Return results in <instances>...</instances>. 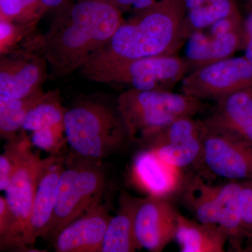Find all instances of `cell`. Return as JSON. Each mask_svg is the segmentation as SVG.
I'll use <instances>...</instances> for the list:
<instances>
[{"label":"cell","mask_w":252,"mask_h":252,"mask_svg":"<svg viewBox=\"0 0 252 252\" xmlns=\"http://www.w3.org/2000/svg\"><path fill=\"white\" fill-rule=\"evenodd\" d=\"M64 167V158L63 157L51 155L48 157L38 182L33 202L28 246L34 245L38 238H46L54 215L58 185Z\"/></svg>","instance_id":"cell-16"},{"label":"cell","mask_w":252,"mask_h":252,"mask_svg":"<svg viewBox=\"0 0 252 252\" xmlns=\"http://www.w3.org/2000/svg\"><path fill=\"white\" fill-rule=\"evenodd\" d=\"M207 107L205 101L172 91L129 89L117 99L129 139L139 143H147L176 119L195 117Z\"/></svg>","instance_id":"cell-3"},{"label":"cell","mask_w":252,"mask_h":252,"mask_svg":"<svg viewBox=\"0 0 252 252\" xmlns=\"http://www.w3.org/2000/svg\"><path fill=\"white\" fill-rule=\"evenodd\" d=\"M84 158L64 167L61 174L46 238L54 239L66 225L100 202L105 187L104 172L96 160Z\"/></svg>","instance_id":"cell-6"},{"label":"cell","mask_w":252,"mask_h":252,"mask_svg":"<svg viewBox=\"0 0 252 252\" xmlns=\"http://www.w3.org/2000/svg\"><path fill=\"white\" fill-rule=\"evenodd\" d=\"M243 252H252V238L246 242Z\"/></svg>","instance_id":"cell-34"},{"label":"cell","mask_w":252,"mask_h":252,"mask_svg":"<svg viewBox=\"0 0 252 252\" xmlns=\"http://www.w3.org/2000/svg\"><path fill=\"white\" fill-rule=\"evenodd\" d=\"M245 56L252 64V34L249 36L245 46Z\"/></svg>","instance_id":"cell-33"},{"label":"cell","mask_w":252,"mask_h":252,"mask_svg":"<svg viewBox=\"0 0 252 252\" xmlns=\"http://www.w3.org/2000/svg\"><path fill=\"white\" fill-rule=\"evenodd\" d=\"M179 214L170 198L152 195L140 198L135 217L136 240L140 250L161 252L175 240Z\"/></svg>","instance_id":"cell-12"},{"label":"cell","mask_w":252,"mask_h":252,"mask_svg":"<svg viewBox=\"0 0 252 252\" xmlns=\"http://www.w3.org/2000/svg\"><path fill=\"white\" fill-rule=\"evenodd\" d=\"M40 0H0V19L24 25H36Z\"/></svg>","instance_id":"cell-25"},{"label":"cell","mask_w":252,"mask_h":252,"mask_svg":"<svg viewBox=\"0 0 252 252\" xmlns=\"http://www.w3.org/2000/svg\"><path fill=\"white\" fill-rule=\"evenodd\" d=\"M31 142L23 150L7 189L6 198L11 215V228L1 250H24L28 246L30 220L38 182L48 157L32 150Z\"/></svg>","instance_id":"cell-7"},{"label":"cell","mask_w":252,"mask_h":252,"mask_svg":"<svg viewBox=\"0 0 252 252\" xmlns=\"http://www.w3.org/2000/svg\"><path fill=\"white\" fill-rule=\"evenodd\" d=\"M66 111L61 103L59 91L45 93L44 97L28 113L22 130L32 132L44 127H64Z\"/></svg>","instance_id":"cell-24"},{"label":"cell","mask_w":252,"mask_h":252,"mask_svg":"<svg viewBox=\"0 0 252 252\" xmlns=\"http://www.w3.org/2000/svg\"><path fill=\"white\" fill-rule=\"evenodd\" d=\"M182 94L217 102L252 89V64L245 56L230 57L189 73L181 81Z\"/></svg>","instance_id":"cell-8"},{"label":"cell","mask_w":252,"mask_h":252,"mask_svg":"<svg viewBox=\"0 0 252 252\" xmlns=\"http://www.w3.org/2000/svg\"><path fill=\"white\" fill-rule=\"evenodd\" d=\"M122 13L140 12L153 6L158 0H109Z\"/></svg>","instance_id":"cell-30"},{"label":"cell","mask_w":252,"mask_h":252,"mask_svg":"<svg viewBox=\"0 0 252 252\" xmlns=\"http://www.w3.org/2000/svg\"><path fill=\"white\" fill-rule=\"evenodd\" d=\"M191 72L185 57L156 56L92 69H83L86 79L102 84H122L140 91H172Z\"/></svg>","instance_id":"cell-5"},{"label":"cell","mask_w":252,"mask_h":252,"mask_svg":"<svg viewBox=\"0 0 252 252\" xmlns=\"http://www.w3.org/2000/svg\"><path fill=\"white\" fill-rule=\"evenodd\" d=\"M64 127H49L32 132L31 143L36 148L58 155L63 146L67 142L64 137Z\"/></svg>","instance_id":"cell-28"},{"label":"cell","mask_w":252,"mask_h":252,"mask_svg":"<svg viewBox=\"0 0 252 252\" xmlns=\"http://www.w3.org/2000/svg\"><path fill=\"white\" fill-rule=\"evenodd\" d=\"M203 121L194 117L176 119L147 142L158 157L169 165L185 170L198 168L203 151Z\"/></svg>","instance_id":"cell-10"},{"label":"cell","mask_w":252,"mask_h":252,"mask_svg":"<svg viewBox=\"0 0 252 252\" xmlns=\"http://www.w3.org/2000/svg\"><path fill=\"white\" fill-rule=\"evenodd\" d=\"M243 181L230 180L225 185L218 186V223L223 230L231 250L243 252L248 240L244 231L239 207V193Z\"/></svg>","instance_id":"cell-20"},{"label":"cell","mask_w":252,"mask_h":252,"mask_svg":"<svg viewBox=\"0 0 252 252\" xmlns=\"http://www.w3.org/2000/svg\"><path fill=\"white\" fill-rule=\"evenodd\" d=\"M175 240L182 252H223L228 243L226 235L218 225L187 218L180 212Z\"/></svg>","instance_id":"cell-19"},{"label":"cell","mask_w":252,"mask_h":252,"mask_svg":"<svg viewBox=\"0 0 252 252\" xmlns=\"http://www.w3.org/2000/svg\"><path fill=\"white\" fill-rule=\"evenodd\" d=\"M48 67L39 49L37 36L27 45L1 55L0 94L25 98L42 91Z\"/></svg>","instance_id":"cell-9"},{"label":"cell","mask_w":252,"mask_h":252,"mask_svg":"<svg viewBox=\"0 0 252 252\" xmlns=\"http://www.w3.org/2000/svg\"><path fill=\"white\" fill-rule=\"evenodd\" d=\"M186 13V0H158L148 9L132 14L81 70L175 55L186 42L182 34Z\"/></svg>","instance_id":"cell-2"},{"label":"cell","mask_w":252,"mask_h":252,"mask_svg":"<svg viewBox=\"0 0 252 252\" xmlns=\"http://www.w3.org/2000/svg\"><path fill=\"white\" fill-rule=\"evenodd\" d=\"M216 104L202 120L205 128L252 143V89L230 94Z\"/></svg>","instance_id":"cell-15"},{"label":"cell","mask_w":252,"mask_h":252,"mask_svg":"<svg viewBox=\"0 0 252 252\" xmlns=\"http://www.w3.org/2000/svg\"><path fill=\"white\" fill-rule=\"evenodd\" d=\"M185 58L192 71L221 60L232 57L241 47H245L244 29L219 36L207 35L203 31L197 32L187 41Z\"/></svg>","instance_id":"cell-17"},{"label":"cell","mask_w":252,"mask_h":252,"mask_svg":"<svg viewBox=\"0 0 252 252\" xmlns=\"http://www.w3.org/2000/svg\"><path fill=\"white\" fill-rule=\"evenodd\" d=\"M36 25H24L0 19V51L1 55L26 45L23 38H31Z\"/></svg>","instance_id":"cell-27"},{"label":"cell","mask_w":252,"mask_h":252,"mask_svg":"<svg viewBox=\"0 0 252 252\" xmlns=\"http://www.w3.org/2000/svg\"><path fill=\"white\" fill-rule=\"evenodd\" d=\"M72 0H40L39 15L42 17L46 13L50 11H56L63 5L67 4Z\"/></svg>","instance_id":"cell-32"},{"label":"cell","mask_w":252,"mask_h":252,"mask_svg":"<svg viewBox=\"0 0 252 252\" xmlns=\"http://www.w3.org/2000/svg\"><path fill=\"white\" fill-rule=\"evenodd\" d=\"M140 198L122 191L117 215L111 217L100 252H133L140 250L135 233V217Z\"/></svg>","instance_id":"cell-18"},{"label":"cell","mask_w":252,"mask_h":252,"mask_svg":"<svg viewBox=\"0 0 252 252\" xmlns=\"http://www.w3.org/2000/svg\"><path fill=\"white\" fill-rule=\"evenodd\" d=\"M184 171L146 149L135 156L131 177L134 184L148 195L170 198L180 193L183 187L187 175Z\"/></svg>","instance_id":"cell-13"},{"label":"cell","mask_w":252,"mask_h":252,"mask_svg":"<svg viewBox=\"0 0 252 252\" xmlns=\"http://www.w3.org/2000/svg\"><path fill=\"white\" fill-rule=\"evenodd\" d=\"M112 217L104 205H94L56 235L53 239L55 251L100 252Z\"/></svg>","instance_id":"cell-14"},{"label":"cell","mask_w":252,"mask_h":252,"mask_svg":"<svg viewBox=\"0 0 252 252\" xmlns=\"http://www.w3.org/2000/svg\"><path fill=\"white\" fill-rule=\"evenodd\" d=\"M31 142V139L23 130L16 138L7 141L4 152L0 156V190H6L7 189L21 154Z\"/></svg>","instance_id":"cell-26"},{"label":"cell","mask_w":252,"mask_h":252,"mask_svg":"<svg viewBox=\"0 0 252 252\" xmlns=\"http://www.w3.org/2000/svg\"><path fill=\"white\" fill-rule=\"evenodd\" d=\"M38 44L53 75L65 77L87 65L125 18L109 0H72L55 11Z\"/></svg>","instance_id":"cell-1"},{"label":"cell","mask_w":252,"mask_h":252,"mask_svg":"<svg viewBox=\"0 0 252 252\" xmlns=\"http://www.w3.org/2000/svg\"><path fill=\"white\" fill-rule=\"evenodd\" d=\"M218 186L205 182L202 176L189 174L180 195L186 206L202 223L217 224L218 223Z\"/></svg>","instance_id":"cell-21"},{"label":"cell","mask_w":252,"mask_h":252,"mask_svg":"<svg viewBox=\"0 0 252 252\" xmlns=\"http://www.w3.org/2000/svg\"><path fill=\"white\" fill-rule=\"evenodd\" d=\"M11 215L6 198L0 196V246L7 239L11 228Z\"/></svg>","instance_id":"cell-31"},{"label":"cell","mask_w":252,"mask_h":252,"mask_svg":"<svg viewBox=\"0 0 252 252\" xmlns=\"http://www.w3.org/2000/svg\"><path fill=\"white\" fill-rule=\"evenodd\" d=\"M44 91L25 97L14 98L0 94V135L7 141L16 138L31 109L44 97Z\"/></svg>","instance_id":"cell-23"},{"label":"cell","mask_w":252,"mask_h":252,"mask_svg":"<svg viewBox=\"0 0 252 252\" xmlns=\"http://www.w3.org/2000/svg\"><path fill=\"white\" fill-rule=\"evenodd\" d=\"M198 168L227 180H252V143L204 127L203 151Z\"/></svg>","instance_id":"cell-11"},{"label":"cell","mask_w":252,"mask_h":252,"mask_svg":"<svg viewBox=\"0 0 252 252\" xmlns=\"http://www.w3.org/2000/svg\"><path fill=\"white\" fill-rule=\"evenodd\" d=\"M238 199L242 225L248 240H250L252 238V180L243 181Z\"/></svg>","instance_id":"cell-29"},{"label":"cell","mask_w":252,"mask_h":252,"mask_svg":"<svg viewBox=\"0 0 252 252\" xmlns=\"http://www.w3.org/2000/svg\"><path fill=\"white\" fill-rule=\"evenodd\" d=\"M64 131L78 156L94 160L115 153L130 140L119 112L95 101L82 102L66 111Z\"/></svg>","instance_id":"cell-4"},{"label":"cell","mask_w":252,"mask_h":252,"mask_svg":"<svg viewBox=\"0 0 252 252\" xmlns=\"http://www.w3.org/2000/svg\"><path fill=\"white\" fill-rule=\"evenodd\" d=\"M182 34L187 41L199 31L228 16L239 14L235 0H186Z\"/></svg>","instance_id":"cell-22"}]
</instances>
